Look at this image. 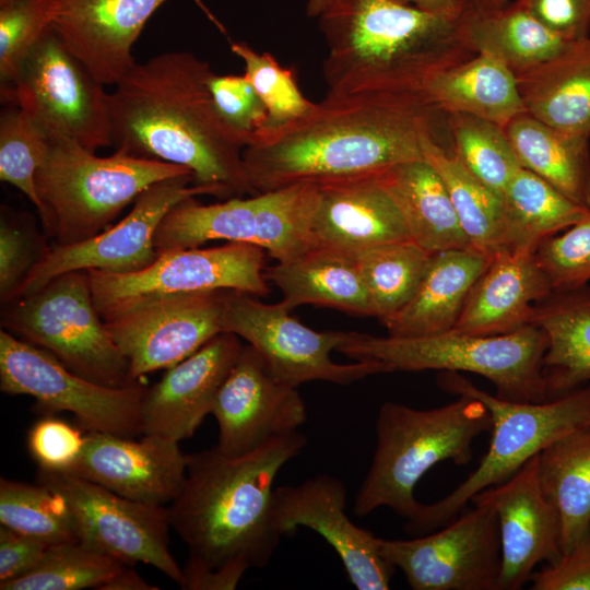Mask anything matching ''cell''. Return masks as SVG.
Here are the masks:
<instances>
[{
  "label": "cell",
  "instance_id": "1",
  "mask_svg": "<svg viewBox=\"0 0 590 590\" xmlns=\"http://www.w3.org/2000/svg\"><path fill=\"white\" fill-rule=\"evenodd\" d=\"M452 150L448 114L424 93L327 95L300 118L261 132L243 149L256 193L374 176L424 160L423 141Z\"/></svg>",
  "mask_w": 590,
  "mask_h": 590
},
{
  "label": "cell",
  "instance_id": "2",
  "mask_svg": "<svg viewBox=\"0 0 590 590\" xmlns=\"http://www.w3.org/2000/svg\"><path fill=\"white\" fill-rule=\"evenodd\" d=\"M210 64L188 51L134 62L109 93L115 150L188 168L193 184L220 198L256 194L243 146L219 117L209 90Z\"/></svg>",
  "mask_w": 590,
  "mask_h": 590
},
{
  "label": "cell",
  "instance_id": "3",
  "mask_svg": "<svg viewBox=\"0 0 590 590\" xmlns=\"http://www.w3.org/2000/svg\"><path fill=\"white\" fill-rule=\"evenodd\" d=\"M306 442L294 430L241 456L217 446L187 455L182 487L167 512L188 557L211 569L236 563L266 567L282 536L271 516L273 483Z\"/></svg>",
  "mask_w": 590,
  "mask_h": 590
},
{
  "label": "cell",
  "instance_id": "4",
  "mask_svg": "<svg viewBox=\"0 0 590 590\" xmlns=\"http://www.w3.org/2000/svg\"><path fill=\"white\" fill-rule=\"evenodd\" d=\"M319 17L327 95L423 91L432 75L474 56L456 22L394 0H340Z\"/></svg>",
  "mask_w": 590,
  "mask_h": 590
},
{
  "label": "cell",
  "instance_id": "5",
  "mask_svg": "<svg viewBox=\"0 0 590 590\" xmlns=\"http://www.w3.org/2000/svg\"><path fill=\"white\" fill-rule=\"evenodd\" d=\"M492 429V417L477 399L458 396L439 408L418 410L387 401L376 420V449L353 505L364 517L388 507L408 520L422 503L414 489L434 465L450 460L464 465L472 460L475 439Z\"/></svg>",
  "mask_w": 590,
  "mask_h": 590
},
{
  "label": "cell",
  "instance_id": "6",
  "mask_svg": "<svg viewBox=\"0 0 590 590\" xmlns=\"http://www.w3.org/2000/svg\"><path fill=\"white\" fill-rule=\"evenodd\" d=\"M437 385L483 402L492 417V438L477 468L461 484L439 500L422 504L406 521L410 533H429L448 524L476 494L510 479L552 442L590 425V384L543 402L500 399L456 371L439 374Z\"/></svg>",
  "mask_w": 590,
  "mask_h": 590
},
{
  "label": "cell",
  "instance_id": "7",
  "mask_svg": "<svg viewBox=\"0 0 590 590\" xmlns=\"http://www.w3.org/2000/svg\"><path fill=\"white\" fill-rule=\"evenodd\" d=\"M188 173L192 174L120 150L98 156L70 139L49 138L47 156L36 173L44 205L40 220L55 245L75 244L103 232L150 186Z\"/></svg>",
  "mask_w": 590,
  "mask_h": 590
},
{
  "label": "cell",
  "instance_id": "8",
  "mask_svg": "<svg viewBox=\"0 0 590 590\" xmlns=\"http://www.w3.org/2000/svg\"><path fill=\"white\" fill-rule=\"evenodd\" d=\"M547 347L544 331L528 324L497 335H474L450 330L415 337H377L350 331L338 349L355 361H377L391 371L471 373L489 380L496 396L517 402L547 400L543 358Z\"/></svg>",
  "mask_w": 590,
  "mask_h": 590
},
{
  "label": "cell",
  "instance_id": "9",
  "mask_svg": "<svg viewBox=\"0 0 590 590\" xmlns=\"http://www.w3.org/2000/svg\"><path fill=\"white\" fill-rule=\"evenodd\" d=\"M318 196V186L298 184L212 204L190 198L164 216L154 246L161 253L226 240L258 246L276 261H287L317 247L311 220Z\"/></svg>",
  "mask_w": 590,
  "mask_h": 590
},
{
  "label": "cell",
  "instance_id": "10",
  "mask_svg": "<svg viewBox=\"0 0 590 590\" xmlns=\"http://www.w3.org/2000/svg\"><path fill=\"white\" fill-rule=\"evenodd\" d=\"M1 320L2 329L93 382L114 388L138 384L94 305L86 271L63 273L10 302Z\"/></svg>",
  "mask_w": 590,
  "mask_h": 590
},
{
  "label": "cell",
  "instance_id": "11",
  "mask_svg": "<svg viewBox=\"0 0 590 590\" xmlns=\"http://www.w3.org/2000/svg\"><path fill=\"white\" fill-rule=\"evenodd\" d=\"M50 27L28 54L15 84L2 91L49 138L96 151L113 146L109 93Z\"/></svg>",
  "mask_w": 590,
  "mask_h": 590
},
{
  "label": "cell",
  "instance_id": "12",
  "mask_svg": "<svg viewBox=\"0 0 590 590\" xmlns=\"http://www.w3.org/2000/svg\"><path fill=\"white\" fill-rule=\"evenodd\" d=\"M264 256L258 246L227 241L210 248L161 252L153 263L137 272H86L94 305L106 321L139 300L161 295L235 291L266 297L271 290Z\"/></svg>",
  "mask_w": 590,
  "mask_h": 590
},
{
  "label": "cell",
  "instance_id": "13",
  "mask_svg": "<svg viewBox=\"0 0 590 590\" xmlns=\"http://www.w3.org/2000/svg\"><path fill=\"white\" fill-rule=\"evenodd\" d=\"M291 311L282 300L264 304L256 296L228 291L222 331L246 340L262 356L272 376L294 388L314 380L349 385L370 375L392 373L377 361L335 363L331 353L338 351L350 332L316 331Z\"/></svg>",
  "mask_w": 590,
  "mask_h": 590
},
{
  "label": "cell",
  "instance_id": "14",
  "mask_svg": "<svg viewBox=\"0 0 590 590\" xmlns=\"http://www.w3.org/2000/svg\"><path fill=\"white\" fill-rule=\"evenodd\" d=\"M0 389L31 396L51 412H70L88 432L125 437L142 434L144 386L114 388L93 382L4 329L0 331Z\"/></svg>",
  "mask_w": 590,
  "mask_h": 590
},
{
  "label": "cell",
  "instance_id": "15",
  "mask_svg": "<svg viewBox=\"0 0 590 590\" xmlns=\"http://www.w3.org/2000/svg\"><path fill=\"white\" fill-rule=\"evenodd\" d=\"M37 483L67 502L79 542L129 566L151 565L181 586L182 567L168 546L167 507L120 496L63 471L38 468Z\"/></svg>",
  "mask_w": 590,
  "mask_h": 590
},
{
  "label": "cell",
  "instance_id": "16",
  "mask_svg": "<svg viewBox=\"0 0 590 590\" xmlns=\"http://www.w3.org/2000/svg\"><path fill=\"white\" fill-rule=\"evenodd\" d=\"M473 507L437 532L410 540L380 539L385 558L414 590H497L500 538L497 514L481 493Z\"/></svg>",
  "mask_w": 590,
  "mask_h": 590
},
{
  "label": "cell",
  "instance_id": "17",
  "mask_svg": "<svg viewBox=\"0 0 590 590\" xmlns=\"http://www.w3.org/2000/svg\"><path fill=\"white\" fill-rule=\"evenodd\" d=\"M203 194L220 197L216 189L193 184L191 173L166 178L150 186L116 225L88 239L49 248L30 270L11 302L71 271L94 269L131 273L145 269L158 256L154 237L164 216L178 203Z\"/></svg>",
  "mask_w": 590,
  "mask_h": 590
},
{
  "label": "cell",
  "instance_id": "18",
  "mask_svg": "<svg viewBox=\"0 0 590 590\" xmlns=\"http://www.w3.org/2000/svg\"><path fill=\"white\" fill-rule=\"evenodd\" d=\"M228 291L180 293L139 300L106 320V327L129 364L133 382L168 369L222 331Z\"/></svg>",
  "mask_w": 590,
  "mask_h": 590
},
{
  "label": "cell",
  "instance_id": "19",
  "mask_svg": "<svg viewBox=\"0 0 590 590\" xmlns=\"http://www.w3.org/2000/svg\"><path fill=\"white\" fill-rule=\"evenodd\" d=\"M346 498L343 482L329 474H317L298 485L278 486L272 495V521L281 535L298 527L321 535L358 590H387L396 567L382 555L380 539L351 521Z\"/></svg>",
  "mask_w": 590,
  "mask_h": 590
},
{
  "label": "cell",
  "instance_id": "20",
  "mask_svg": "<svg viewBox=\"0 0 590 590\" xmlns=\"http://www.w3.org/2000/svg\"><path fill=\"white\" fill-rule=\"evenodd\" d=\"M211 414L219 425L217 448L228 456L246 455L297 430L307 418L296 388L276 380L249 344L220 388Z\"/></svg>",
  "mask_w": 590,
  "mask_h": 590
},
{
  "label": "cell",
  "instance_id": "21",
  "mask_svg": "<svg viewBox=\"0 0 590 590\" xmlns=\"http://www.w3.org/2000/svg\"><path fill=\"white\" fill-rule=\"evenodd\" d=\"M186 469L187 455L175 440L156 435L133 440L88 432L78 460L67 472L120 496L165 506L179 494Z\"/></svg>",
  "mask_w": 590,
  "mask_h": 590
},
{
  "label": "cell",
  "instance_id": "22",
  "mask_svg": "<svg viewBox=\"0 0 590 590\" xmlns=\"http://www.w3.org/2000/svg\"><path fill=\"white\" fill-rule=\"evenodd\" d=\"M534 456L504 483L480 492L497 514L500 573L497 590H519L535 567L552 564L563 554L562 522L542 491Z\"/></svg>",
  "mask_w": 590,
  "mask_h": 590
},
{
  "label": "cell",
  "instance_id": "23",
  "mask_svg": "<svg viewBox=\"0 0 590 590\" xmlns=\"http://www.w3.org/2000/svg\"><path fill=\"white\" fill-rule=\"evenodd\" d=\"M241 350L237 335L221 332L168 368L142 397V435H156L177 442L192 437L204 417L211 414L219 390Z\"/></svg>",
  "mask_w": 590,
  "mask_h": 590
},
{
  "label": "cell",
  "instance_id": "24",
  "mask_svg": "<svg viewBox=\"0 0 590 590\" xmlns=\"http://www.w3.org/2000/svg\"><path fill=\"white\" fill-rule=\"evenodd\" d=\"M166 0H56L52 30L103 85H115L135 62L131 49Z\"/></svg>",
  "mask_w": 590,
  "mask_h": 590
},
{
  "label": "cell",
  "instance_id": "25",
  "mask_svg": "<svg viewBox=\"0 0 590 590\" xmlns=\"http://www.w3.org/2000/svg\"><path fill=\"white\" fill-rule=\"evenodd\" d=\"M318 188L311 220L317 247L356 255L378 245L412 240L378 174Z\"/></svg>",
  "mask_w": 590,
  "mask_h": 590
},
{
  "label": "cell",
  "instance_id": "26",
  "mask_svg": "<svg viewBox=\"0 0 590 590\" xmlns=\"http://www.w3.org/2000/svg\"><path fill=\"white\" fill-rule=\"evenodd\" d=\"M534 251L496 253L473 285L452 330L497 335L530 324L535 305L553 292Z\"/></svg>",
  "mask_w": 590,
  "mask_h": 590
},
{
  "label": "cell",
  "instance_id": "27",
  "mask_svg": "<svg viewBox=\"0 0 590 590\" xmlns=\"http://www.w3.org/2000/svg\"><path fill=\"white\" fill-rule=\"evenodd\" d=\"M493 257L472 247L433 253L412 299L381 320L388 335L415 338L452 330L473 285Z\"/></svg>",
  "mask_w": 590,
  "mask_h": 590
},
{
  "label": "cell",
  "instance_id": "28",
  "mask_svg": "<svg viewBox=\"0 0 590 590\" xmlns=\"http://www.w3.org/2000/svg\"><path fill=\"white\" fill-rule=\"evenodd\" d=\"M526 111L544 123L590 139V35L516 75Z\"/></svg>",
  "mask_w": 590,
  "mask_h": 590
},
{
  "label": "cell",
  "instance_id": "29",
  "mask_svg": "<svg viewBox=\"0 0 590 590\" xmlns=\"http://www.w3.org/2000/svg\"><path fill=\"white\" fill-rule=\"evenodd\" d=\"M264 274L282 292V302L291 310L300 305H318L371 316L368 292L354 255L315 247L287 261H278Z\"/></svg>",
  "mask_w": 590,
  "mask_h": 590
},
{
  "label": "cell",
  "instance_id": "30",
  "mask_svg": "<svg viewBox=\"0 0 590 590\" xmlns=\"http://www.w3.org/2000/svg\"><path fill=\"white\" fill-rule=\"evenodd\" d=\"M530 324L544 331L547 400L590 384V287L553 291L535 305Z\"/></svg>",
  "mask_w": 590,
  "mask_h": 590
},
{
  "label": "cell",
  "instance_id": "31",
  "mask_svg": "<svg viewBox=\"0 0 590 590\" xmlns=\"http://www.w3.org/2000/svg\"><path fill=\"white\" fill-rule=\"evenodd\" d=\"M378 177L401 212L412 241L430 253L472 247L444 180L427 161L401 163Z\"/></svg>",
  "mask_w": 590,
  "mask_h": 590
},
{
  "label": "cell",
  "instance_id": "32",
  "mask_svg": "<svg viewBox=\"0 0 590 590\" xmlns=\"http://www.w3.org/2000/svg\"><path fill=\"white\" fill-rule=\"evenodd\" d=\"M456 30L469 51L497 59L516 75L553 57L569 42L539 22L518 0L494 10L469 4L456 21Z\"/></svg>",
  "mask_w": 590,
  "mask_h": 590
},
{
  "label": "cell",
  "instance_id": "33",
  "mask_svg": "<svg viewBox=\"0 0 590 590\" xmlns=\"http://www.w3.org/2000/svg\"><path fill=\"white\" fill-rule=\"evenodd\" d=\"M423 91L446 114H467L503 127L526 111L516 74L483 54L435 73Z\"/></svg>",
  "mask_w": 590,
  "mask_h": 590
},
{
  "label": "cell",
  "instance_id": "34",
  "mask_svg": "<svg viewBox=\"0 0 590 590\" xmlns=\"http://www.w3.org/2000/svg\"><path fill=\"white\" fill-rule=\"evenodd\" d=\"M505 130L523 168L590 210L589 139L555 129L527 111L512 118Z\"/></svg>",
  "mask_w": 590,
  "mask_h": 590
},
{
  "label": "cell",
  "instance_id": "35",
  "mask_svg": "<svg viewBox=\"0 0 590 590\" xmlns=\"http://www.w3.org/2000/svg\"><path fill=\"white\" fill-rule=\"evenodd\" d=\"M538 475L543 493L559 514L565 553L590 529V425L542 450Z\"/></svg>",
  "mask_w": 590,
  "mask_h": 590
},
{
  "label": "cell",
  "instance_id": "36",
  "mask_svg": "<svg viewBox=\"0 0 590 590\" xmlns=\"http://www.w3.org/2000/svg\"><path fill=\"white\" fill-rule=\"evenodd\" d=\"M423 155L444 180L472 247L491 256L511 250L502 197L480 181L452 150L435 139H424Z\"/></svg>",
  "mask_w": 590,
  "mask_h": 590
},
{
  "label": "cell",
  "instance_id": "37",
  "mask_svg": "<svg viewBox=\"0 0 590 590\" xmlns=\"http://www.w3.org/2000/svg\"><path fill=\"white\" fill-rule=\"evenodd\" d=\"M510 249H531L590 215L586 209L527 168H519L502 194Z\"/></svg>",
  "mask_w": 590,
  "mask_h": 590
},
{
  "label": "cell",
  "instance_id": "38",
  "mask_svg": "<svg viewBox=\"0 0 590 590\" xmlns=\"http://www.w3.org/2000/svg\"><path fill=\"white\" fill-rule=\"evenodd\" d=\"M354 256L368 292L371 316L381 321L412 299L433 253L405 240L378 245Z\"/></svg>",
  "mask_w": 590,
  "mask_h": 590
},
{
  "label": "cell",
  "instance_id": "39",
  "mask_svg": "<svg viewBox=\"0 0 590 590\" xmlns=\"http://www.w3.org/2000/svg\"><path fill=\"white\" fill-rule=\"evenodd\" d=\"M0 523L47 545L79 541L67 502L39 483L1 477Z\"/></svg>",
  "mask_w": 590,
  "mask_h": 590
},
{
  "label": "cell",
  "instance_id": "40",
  "mask_svg": "<svg viewBox=\"0 0 590 590\" xmlns=\"http://www.w3.org/2000/svg\"><path fill=\"white\" fill-rule=\"evenodd\" d=\"M452 151L485 186L502 197L520 162L505 127L467 114H448Z\"/></svg>",
  "mask_w": 590,
  "mask_h": 590
},
{
  "label": "cell",
  "instance_id": "41",
  "mask_svg": "<svg viewBox=\"0 0 590 590\" xmlns=\"http://www.w3.org/2000/svg\"><path fill=\"white\" fill-rule=\"evenodd\" d=\"M125 565L79 541L49 545L32 570L0 583V590L99 589Z\"/></svg>",
  "mask_w": 590,
  "mask_h": 590
},
{
  "label": "cell",
  "instance_id": "42",
  "mask_svg": "<svg viewBox=\"0 0 590 590\" xmlns=\"http://www.w3.org/2000/svg\"><path fill=\"white\" fill-rule=\"evenodd\" d=\"M48 148L49 137L19 106L4 104L0 114V179L23 192L40 217L44 205L36 173Z\"/></svg>",
  "mask_w": 590,
  "mask_h": 590
},
{
  "label": "cell",
  "instance_id": "43",
  "mask_svg": "<svg viewBox=\"0 0 590 590\" xmlns=\"http://www.w3.org/2000/svg\"><path fill=\"white\" fill-rule=\"evenodd\" d=\"M231 50L243 59L244 75L267 108L268 118L263 131L296 120L314 107L315 103L307 99L298 88L294 70L283 68L270 52L259 54L241 42L233 43Z\"/></svg>",
  "mask_w": 590,
  "mask_h": 590
},
{
  "label": "cell",
  "instance_id": "44",
  "mask_svg": "<svg viewBox=\"0 0 590 590\" xmlns=\"http://www.w3.org/2000/svg\"><path fill=\"white\" fill-rule=\"evenodd\" d=\"M56 0H0V91L11 88L37 42L51 27Z\"/></svg>",
  "mask_w": 590,
  "mask_h": 590
},
{
  "label": "cell",
  "instance_id": "45",
  "mask_svg": "<svg viewBox=\"0 0 590 590\" xmlns=\"http://www.w3.org/2000/svg\"><path fill=\"white\" fill-rule=\"evenodd\" d=\"M553 291H565L590 282V215L563 234L544 239L534 251Z\"/></svg>",
  "mask_w": 590,
  "mask_h": 590
},
{
  "label": "cell",
  "instance_id": "46",
  "mask_svg": "<svg viewBox=\"0 0 590 590\" xmlns=\"http://www.w3.org/2000/svg\"><path fill=\"white\" fill-rule=\"evenodd\" d=\"M215 110L243 148L251 144L267 125L268 111L245 75H220L209 79Z\"/></svg>",
  "mask_w": 590,
  "mask_h": 590
},
{
  "label": "cell",
  "instance_id": "47",
  "mask_svg": "<svg viewBox=\"0 0 590 590\" xmlns=\"http://www.w3.org/2000/svg\"><path fill=\"white\" fill-rule=\"evenodd\" d=\"M49 248L36 243L31 228L19 220L1 214L0 221V298L2 306L11 302L30 270Z\"/></svg>",
  "mask_w": 590,
  "mask_h": 590
},
{
  "label": "cell",
  "instance_id": "48",
  "mask_svg": "<svg viewBox=\"0 0 590 590\" xmlns=\"http://www.w3.org/2000/svg\"><path fill=\"white\" fill-rule=\"evenodd\" d=\"M84 437L69 423L46 415L30 429L27 445L39 468L67 472L78 460Z\"/></svg>",
  "mask_w": 590,
  "mask_h": 590
},
{
  "label": "cell",
  "instance_id": "49",
  "mask_svg": "<svg viewBox=\"0 0 590 590\" xmlns=\"http://www.w3.org/2000/svg\"><path fill=\"white\" fill-rule=\"evenodd\" d=\"M532 590H590V529L552 564L534 570Z\"/></svg>",
  "mask_w": 590,
  "mask_h": 590
},
{
  "label": "cell",
  "instance_id": "50",
  "mask_svg": "<svg viewBox=\"0 0 590 590\" xmlns=\"http://www.w3.org/2000/svg\"><path fill=\"white\" fill-rule=\"evenodd\" d=\"M539 22L565 40L590 35V0H518Z\"/></svg>",
  "mask_w": 590,
  "mask_h": 590
},
{
  "label": "cell",
  "instance_id": "51",
  "mask_svg": "<svg viewBox=\"0 0 590 590\" xmlns=\"http://www.w3.org/2000/svg\"><path fill=\"white\" fill-rule=\"evenodd\" d=\"M49 545L30 535L0 526V583L32 570L44 557Z\"/></svg>",
  "mask_w": 590,
  "mask_h": 590
},
{
  "label": "cell",
  "instance_id": "52",
  "mask_svg": "<svg viewBox=\"0 0 590 590\" xmlns=\"http://www.w3.org/2000/svg\"><path fill=\"white\" fill-rule=\"evenodd\" d=\"M248 567L244 564H229L219 569L208 568L187 558L182 566L185 590H233Z\"/></svg>",
  "mask_w": 590,
  "mask_h": 590
},
{
  "label": "cell",
  "instance_id": "53",
  "mask_svg": "<svg viewBox=\"0 0 590 590\" xmlns=\"http://www.w3.org/2000/svg\"><path fill=\"white\" fill-rule=\"evenodd\" d=\"M456 22L469 5L468 0H394Z\"/></svg>",
  "mask_w": 590,
  "mask_h": 590
},
{
  "label": "cell",
  "instance_id": "54",
  "mask_svg": "<svg viewBox=\"0 0 590 590\" xmlns=\"http://www.w3.org/2000/svg\"><path fill=\"white\" fill-rule=\"evenodd\" d=\"M125 565L110 580L103 585L99 590H157L142 578L134 569Z\"/></svg>",
  "mask_w": 590,
  "mask_h": 590
},
{
  "label": "cell",
  "instance_id": "55",
  "mask_svg": "<svg viewBox=\"0 0 590 590\" xmlns=\"http://www.w3.org/2000/svg\"><path fill=\"white\" fill-rule=\"evenodd\" d=\"M340 0H308L306 12L309 16H320Z\"/></svg>",
  "mask_w": 590,
  "mask_h": 590
},
{
  "label": "cell",
  "instance_id": "56",
  "mask_svg": "<svg viewBox=\"0 0 590 590\" xmlns=\"http://www.w3.org/2000/svg\"><path fill=\"white\" fill-rule=\"evenodd\" d=\"M468 2L479 10H494L509 4L511 0H468Z\"/></svg>",
  "mask_w": 590,
  "mask_h": 590
}]
</instances>
